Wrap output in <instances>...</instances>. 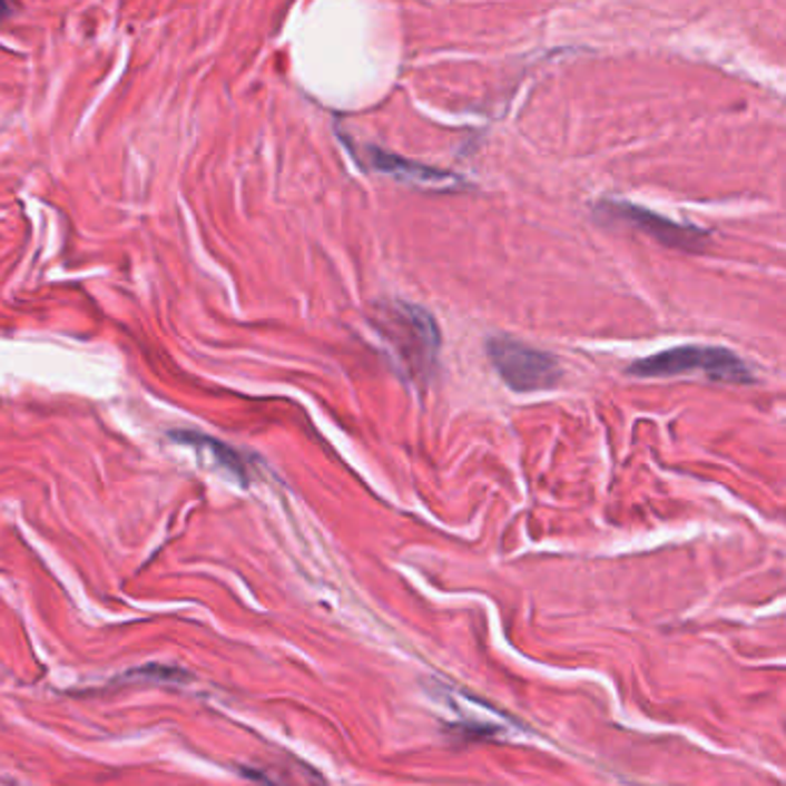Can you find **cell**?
Instances as JSON below:
<instances>
[{"mask_svg": "<svg viewBox=\"0 0 786 786\" xmlns=\"http://www.w3.org/2000/svg\"><path fill=\"white\" fill-rule=\"evenodd\" d=\"M367 164L372 169L381 171V174H390V176H395V178H402V180H417V183H441V180H452L454 176L448 174V171H436V169H430V167H424V164H415V161H409L404 157H397V155H390L381 148H370L367 150Z\"/></svg>", "mask_w": 786, "mask_h": 786, "instance_id": "obj_5", "label": "cell"}, {"mask_svg": "<svg viewBox=\"0 0 786 786\" xmlns=\"http://www.w3.org/2000/svg\"><path fill=\"white\" fill-rule=\"evenodd\" d=\"M379 335L397 353L413 381L430 379L436 365L441 335L436 321L422 307L409 303L381 305L372 316Z\"/></svg>", "mask_w": 786, "mask_h": 786, "instance_id": "obj_1", "label": "cell"}, {"mask_svg": "<svg viewBox=\"0 0 786 786\" xmlns=\"http://www.w3.org/2000/svg\"><path fill=\"white\" fill-rule=\"evenodd\" d=\"M600 217L605 215L607 219H620L626 222L652 240H658L660 245H667L671 249H682V252H697L701 245L708 243V234L699 226L690 224H678L671 222L658 213H652L648 208L628 204V202H600L598 204Z\"/></svg>", "mask_w": 786, "mask_h": 786, "instance_id": "obj_4", "label": "cell"}, {"mask_svg": "<svg viewBox=\"0 0 786 786\" xmlns=\"http://www.w3.org/2000/svg\"><path fill=\"white\" fill-rule=\"evenodd\" d=\"M487 355L499 376L514 392H538L559 385L563 370L551 353L512 337H489Z\"/></svg>", "mask_w": 786, "mask_h": 786, "instance_id": "obj_3", "label": "cell"}, {"mask_svg": "<svg viewBox=\"0 0 786 786\" xmlns=\"http://www.w3.org/2000/svg\"><path fill=\"white\" fill-rule=\"evenodd\" d=\"M132 678H155V680H164V682H183L187 680V674L174 667H159V665H148L144 669H135L129 671Z\"/></svg>", "mask_w": 786, "mask_h": 786, "instance_id": "obj_7", "label": "cell"}, {"mask_svg": "<svg viewBox=\"0 0 786 786\" xmlns=\"http://www.w3.org/2000/svg\"><path fill=\"white\" fill-rule=\"evenodd\" d=\"M174 439H180L189 445H199V448H208L213 454H215V460L226 469V471H232L240 482H247V469H245V462L240 460V454L234 450V448H228L215 439H208V436H199V434H194V432H183V434H174Z\"/></svg>", "mask_w": 786, "mask_h": 786, "instance_id": "obj_6", "label": "cell"}, {"mask_svg": "<svg viewBox=\"0 0 786 786\" xmlns=\"http://www.w3.org/2000/svg\"><path fill=\"white\" fill-rule=\"evenodd\" d=\"M630 376L639 379H669L685 374H704L710 381L723 383H751L755 376L749 372V365L740 360L734 351L723 346H676L658 355H648L630 365Z\"/></svg>", "mask_w": 786, "mask_h": 786, "instance_id": "obj_2", "label": "cell"}]
</instances>
